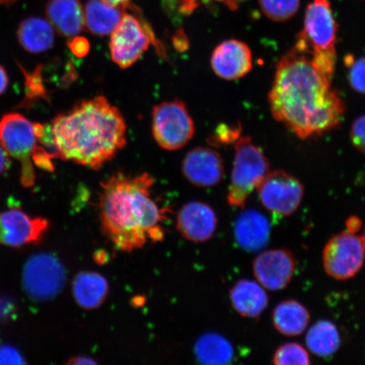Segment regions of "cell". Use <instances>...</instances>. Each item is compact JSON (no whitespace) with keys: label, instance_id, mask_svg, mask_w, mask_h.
I'll use <instances>...</instances> for the list:
<instances>
[{"label":"cell","instance_id":"29","mask_svg":"<svg viewBox=\"0 0 365 365\" xmlns=\"http://www.w3.org/2000/svg\"><path fill=\"white\" fill-rule=\"evenodd\" d=\"M241 126H230L225 124L219 125L213 135L210 136L209 143L215 147H222L236 143L240 139Z\"/></svg>","mask_w":365,"mask_h":365},{"label":"cell","instance_id":"24","mask_svg":"<svg viewBox=\"0 0 365 365\" xmlns=\"http://www.w3.org/2000/svg\"><path fill=\"white\" fill-rule=\"evenodd\" d=\"M195 354L200 365H232L235 359L230 341L216 332L200 336L195 342Z\"/></svg>","mask_w":365,"mask_h":365},{"label":"cell","instance_id":"30","mask_svg":"<svg viewBox=\"0 0 365 365\" xmlns=\"http://www.w3.org/2000/svg\"><path fill=\"white\" fill-rule=\"evenodd\" d=\"M42 66L36 67L31 74L25 73L26 97L29 99L45 98L47 99V91L43 85L42 76Z\"/></svg>","mask_w":365,"mask_h":365},{"label":"cell","instance_id":"38","mask_svg":"<svg viewBox=\"0 0 365 365\" xmlns=\"http://www.w3.org/2000/svg\"><path fill=\"white\" fill-rule=\"evenodd\" d=\"M9 84L8 75L2 66H0V95L6 91Z\"/></svg>","mask_w":365,"mask_h":365},{"label":"cell","instance_id":"7","mask_svg":"<svg viewBox=\"0 0 365 365\" xmlns=\"http://www.w3.org/2000/svg\"><path fill=\"white\" fill-rule=\"evenodd\" d=\"M0 143L9 155L21 162L22 185L33 186L35 182L33 156L38 143L34 124L20 113L6 114L0 120Z\"/></svg>","mask_w":365,"mask_h":365},{"label":"cell","instance_id":"20","mask_svg":"<svg viewBox=\"0 0 365 365\" xmlns=\"http://www.w3.org/2000/svg\"><path fill=\"white\" fill-rule=\"evenodd\" d=\"M272 321L274 328L286 336H298L307 330L310 322L309 309L299 301L286 299L273 309Z\"/></svg>","mask_w":365,"mask_h":365},{"label":"cell","instance_id":"3","mask_svg":"<svg viewBox=\"0 0 365 365\" xmlns=\"http://www.w3.org/2000/svg\"><path fill=\"white\" fill-rule=\"evenodd\" d=\"M58 156L98 170L125 147L122 113L103 96L86 99L52 123Z\"/></svg>","mask_w":365,"mask_h":365},{"label":"cell","instance_id":"6","mask_svg":"<svg viewBox=\"0 0 365 365\" xmlns=\"http://www.w3.org/2000/svg\"><path fill=\"white\" fill-rule=\"evenodd\" d=\"M66 281V269L52 254L33 255L23 267V289L36 302H46L56 298L65 287Z\"/></svg>","mask_w":365,"mask_h":365},{"label":"cell","instance_id":"32","mask_svg":"<svg viewBox=\"0 0 365 365\" xmlns=\"http://www.w3.org/2000/svg\"><path fill=\"white\" fill-rule=\"evenodd\" d=\"M0 365H26L20 351L11 345L0 346Z\"/></svg>","mask_w":365,"mask_h":365},{"label":"cell","instance_id":"36","mask_svg":"<svg viewBox=\"0 0 365 365\" xmlns=\"http://www.w3.org/2000/svg\"><path fill=\"white\" fill-rule=\"evenodd\" d=\"M66 365H98V364L86 356H76L68 360Z\"/></svg>","mask_w":365,"mask_h":365},{"label":"cell","instance_id":"1","mask_svg":"<svg viewBox=\"0 0 365 365\" xmlns=\"http://www.w3.org/2000/svg\"><path fill=\"white\" fill-rule=\"evenodd\" d=\"M333 75L298 36L276 67L268 96L273 117L303 140L336 129L346 105L332 88Z\"/></svg>","mask_w":365,"mask_h":365},{"label":"cell","instance_id":"40","mask_svg":"<svg viewBox=\"0 0 365 365\" xmlns=\"http://www.w3.org/2000/svg\"><path fill=\"white\" fill-rule=\"evenodd\" d=\"M217 1L225 3L231 9H234L237 6V1L238 0H217Z\"/></svg>","mask_w":365,"mask_h":365},{"label":"cell","instance_id":"35","mask_svg":"<svg viewBox=\"0 0 365 365\" xmlns=\"http://www.w3.org/2000/svg\"><path fill=\"white\" fill-rule=\"evenodd\" d=\"M9 156L10 155H9L6 148H4L2 143H0V175L10 168L11 159Z\"/></svg>","mask_w":365,"mask_h":365},{"label":"cell","instance_id":"26","mask_svg":"<svg viewBox=\"0 0 365 365\" xmlns=\"http://www.w3.org/2000/svg\"><path fill=\"white\" fill-rule=\"evenodd\" d=\"M258 2L264 15L276 22L290 20L300 7V0H258Z\"/></svg>","mask_w":365,"mask_h":365},{"label":"cell","instance_id":"13","mask_svg":"<svg viewBox=\"0 0 365 365\" xmlns=\"http://www.w3.org/2000/svg\"><path fill=\"white\" fill-rule=\"evenodd\" d=\"M49 223L42 217H33L19 209L0 212V245L21 247L38 244L43 240Z\"/></svg>","mask_w":365,"mask_h":365},{"label":"cell","instance_id":"15","mask_svg":"<svg viewBox=\"0 0 365 365\" xmlns=\"http://www.w3.org/2000/svg\"><path fill=\"white\" fill-rule=\"evenodd\" d=\"M211 66L214 73L223 80L243 78L252 70V52L249 46L241 41H225L214 49Z\"/></svg>","mask_w":365,"mask_h":365},{"label":"cell","instance_id":"10","mask_svg":"<svg viewBox=\"0 0 365 365\" xmlns=\"http://www.w3.org/2000/svg\"><path fill=\"white\" fill-rule=\"evenodd\" d=\"M257 190L263 207L281 217L294 214L302 203L304 193L302 182L284 170L269 172Z\"/></svg>","mask_w":365,"mask_h":365},{"label":"cell","instance_id":"5","mask_svg":"<svg viewBox=\"0 0 365 365\" xmlns=\"http://www.w3.org/2000/svg\"><path fill=\"white\" fill-rule=\"evenodd\" d=\"M152 131L160 148L177 150L185 147L192 140L195 128L185 103L175 99L154 107Z\"/></svg>","mask_w":365,"mask_h":365},{"label":"cell","instance_id":"9","mask_svg":"<svg viewBox=\"0 0 365 365\" xmlns=\"http://www.w3.org/2000/svg\"><path fill=\"white\" fill-rule=\"evenodd\" d=\"M336 34L337 24L329 0H313L305 11L299 38L314 54L336 58Z\"/></svg>","mask_w":365,"mask_h":365},{"label":"cell","instance_id":"4","mask_svg":"<svg viewBox=\"0 0 365 365\" xmlns=\"http://www.w3.org/2000/svg\"><path fill=\"white\" fill-rule=\"evenodd\" d=\"M270 170L263 150L250 136L236 141L234 167L227 200L234 207H244L247 199Z\"/></svg>","mask_w":365,"mask_h":365},{"label":"cell","instance_id":"21","mask_svg":"<svg viewBox=\"0 0 365 365\" xmlns=\"http://www.w3.org/2000/svg\"><path fill=\"white\" fill-rule=\"evenodd\" d=\"M108 282L101 274L81 272L72 284L73 295L82 309L91 310L101 307L108 294Z\"/></svg>","mask_w":365,"mask_h":365},{"label":"cell","instance_id":"16","mask_svg":"<svg viewBox=\"0 0 365 365\" xmlns=\"http://www.w3.org/2000/svg\"><path fill=\"white\" fill-rule=\"evenodd\" d=\"M217 227V214L208 204L190 202L182 205L178 213V230L185 239L193 243H204L211 240Z\"/></svg>","mask_w":365,"mask_h":365},{"label":"cell","instance_id":"33","mask_svg":"<svg viewBox=\"0 0 365 365\" xmlns=\"http://www.w3.org/2000/svg\"><path fill=\"white\" fill-rule=\"evenodd\" d=\"M68 47L75 56L83 58L88 56L90 51L88 40L83 36H75L68 43Z\"/></svg>","mask_w":365,"mask_h":365},{"label":"cell","instance_id":"14","mask_svg":"<svg viewBox=\"0 0 365 365\" xmlns=\"http://www.w3.org/2000/svg\"><path fill=\"white\" fill-rule=\"evenodd\" d=\"M182 175L198 187L217 185L225 176L220 153L210 148H195L185 155L182 164Z\"/></svg>","mask_w":365,"mask_h":365},{"label":"cell","instance_id":"23","mask_svg":"<svg viewBox=\"0 0 365 365\" xmlns=\"http://www.w3.org/2000/svg\"><path fill=\"white\" fill-rule=\"evenodd\" d=\"M21 47L31 53H41L53 47L56 35L53 26L43 18L31 16L23 21L17 31Z\"/></svg>","mask_w":365,"mask_h":365},{"label":"cell","instance_id":"12","mask_svg":"<svg viewBox=\"0 0 365 365\" xmlns=\"http://www.w3.org/2000/svg\"><path fill=\"white\" fill-rule=\"evenodd\" d=\"M297 258L287 249L262 251L254 259L253 274L264 289L277 292L286 289L293 281L297 270Z\"/></svg>","mask_w":365,"mask_h":365},{"label":"cell","instance_id":"28","mask_svg":"<svg viewBox=\"0 0 365 365\" xmlns=\"http://www.w3.org/2000/svg\"><path fill=\"white\" fill-rule=\"evenodd\" d=\"M344 62L349 68L348 77L351 88L365 95V57L355 59L352 56H348Z\"/></svg>","mask_w":365,"mask_h":365},{"label":"cell","instance_id":"37","mask_svg":"<svg viewBox=\"0 0 365 365\" xmlns=\"http://www.w3.org/2000/svg\"><path fill=\"white\" fill-rule=\"evenodd\" d=\"M346 230L351 234H356L362 226V222L360 221V219L357 217H352L346 221Z\"/></svg>","mask_w":365,"mask_h":365},{"label":"cell","instance_id":"2","mask_svg":"<svg viewBox=\"0 0 365 365\" xmlns=\"http://www.w3.org/2000/svg\"><path fill=\"white\" fill-rule=\"evenodd\" d=\"M154 180L148 173H116L101 182L98 203L103 235L124 252L164 238V213L153 197Z\"/></svg>","mask_w":365,"mask_h":365},{"label":"cell","instance_id":"22","mask_svg":"<svg viewBox=\"0 0 365 365\" xmlns=\"http://www.w3.org/2000/svg\"><path fill=\"white\" fill-rule=\"evenodd\" d=\"M123 8L103 0H89L84 9L85 26L95 35L112 34L125 15Z\"/></svg>","mask_w":365,"mask_h":365},{"label":"cell","instance_id":"39","mask_svg":"<svg viewBox=\"0 0 365 365\" xmlns=\"http://www.w3.org/2000/svg\"><path fill=\"white\" fill-rule=\"evenodd\" d=\"M103 1L113 4V6L125 7L129 6L130 0H103Z\"/></svg>","mask_w":365,"mask_h":365},{"label":"cell","instance_id":"31","mask_svg":"<svg viewBox=\"0 0 365 365\" xmlns=\"http://www.w3.org/2000/svg\"><path fill=\"white\" fill-rule=\"evenodd\" d=\"M350 138L354 147L365 155V114L356 118L353 123Z\"/></svg>","mask_w":365,"mask_h":365},{"label":"cell","instance_id":"17","mask_svg":"<svg viewBox=\"0 0 365 365\" xmlns=\"http://www.w3.org/2000/svg\"><path fill=\"white\" fill-rule=\"evenodd\" d=\"M271 225L261 212L247 210L237 219L235 237L240 247L249 252L264 249L270 240Z\"/></svg>","mask_w":365,"mask_h":365},{"label":"cell","instance_id":"42","mask_svg":"<svg viewBox=\"0 0 365 365\" xmlns=\"http://www.w3.org/2000/svg\"><path fill=\"white\" fill-rule=\"evenodd\" d=\"M362 239L364 241V248H365V232H364V234L362 235Z\"/></svg>","mask_w":365,"mask_h":365},{"label":"cell","instance_id":"8","mask_svg":"<svg viewBox=\"0 0 365 365\" xmlns=\"http://www.w3.org/2000/svg\"><path fill=\"white\" fill-rule=\"evenodd\" d=\"M365 262L362 236L344 231L332 236L322 251L324 270L337 281H346L361 271Z\"/></svg>","mask_w":365,"mask_h":365},{"label":"cell","instance_id":"18","mask_svg":"<svg viewBox=\"0 0 365 365\" xmlns=\"http://www.w3.org/2000/svg\"><path fill=\"white\" fill-rule=\"evenodd\" d=\"M230 298L232 307L241 317L257 319L268 307L269 297L266 289L254 280L240 279L231 287Z\"/></svg>","mask_w":365,"mask_h":365},{"label":"cell","instance_id":"34","mask_svg":"<svg viewBox=\"0 0 365 365\" xmlns=\"http://www.w3.org/2000/svg\"><path fill=\"white\" fill-rule=\"evenodd\" d=\"M15 305L10 299L6 297H0V322L6 321L14 313Z\"/></svg>","mask_w":365,"mask_h":365},{"label":"cell","instance_id":"27","mask_svg":"<svg viewBox=\"0 0 365 365\" xmlns=\"http://www.w3.org/2000/svg\"><path fill=\"white\" fill-rule=\"evenodd\" d=\"M273 365H312L308 350L298 342H286L277 349Z\"/></svg>","mask_w":365,"mask_h":365},{"label":"cell","instance_id":"11","mask_svg":"<svg viewBox=\"0 0 365 365\" xmlns=\"http://www.w3.org/2000/svg\"><path fill=\"white\" fill-rule=\"evenodd\" d=\"M154 35L136 17L125 13L111 34L113 61L121 68H129L139 61L150 43L157 45Z\"/></svg>","mask_w":365,"mask_h":365},{"label":"cell","instance_id":"19","mask_svg":"<svg viewBox=\"0 0 365 365\" xmlns=\"http://www.w3.org/2000/svg\"><path fill=\"white\" fill-rule=\"evenodd\" d=\"M46 14L58 34L72 38L85 26L84 10L78 0H50Z\"/></svg>","mask_w":365,"mask_h":365},{"label":"cell","instance_id":"25","mask_svg":"<svg viewBox=\"0 0 365 365\" xmlns=\"http://www.w3.org/2000/svg\"><path fill=\"white\" fill-rule=\"evenodd\" d=\"M305 344L309 352L322 359L331 358L341 344L339 328L328 319L314 323L305 336Z\"/></svg>","mask_w":365,"mask_h":365},{"label":"cell","instance_id":"41","mask_svg":"<svg viewBox=\"0 0 365 365\" xmlns=\"http://www.w3.org/2000/svg\"><path fill=\"white\" fill-rule=\"evenodd\" d=\"M17 1V0H0V4H11L14 2Z\"/></svg>","mask_w":365,"mask_h":365}]
</instances>
